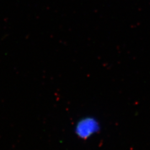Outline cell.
Segmentation results:
<instances>
[{"instance_id": "obj_1", "label": "cell", "mask_w": 150, "mask_h": 150, "mask_svg": "<svg viewBox=\"0 0 150 150\" xmlns=\"http://www.w3.org/2000/svg\"><path fill=\"white\" fill-rule=\"evenodd\" d=\"M75 129L78 136L86 139L97 132L99 129V125L95 119L84 118L78 122Z\"/></svg>"}]
</instances>
